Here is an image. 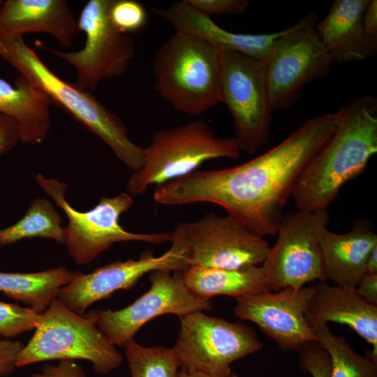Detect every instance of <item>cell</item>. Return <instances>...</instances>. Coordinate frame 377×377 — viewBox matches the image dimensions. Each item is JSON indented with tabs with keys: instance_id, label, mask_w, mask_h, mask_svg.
<instances>
[{
	"instance_id": "6da1fadb",
	"label": "cell",
	"mask_w": 377,
	"mask_h": 377,
	"mask_svg": "<svg viewBox=\"0 0 377 377\" xmlns=\"http://www.w3.org/2000/svg\"><path fill=\"white\" fill-rule=\"evenodd\" d=\"M337 119V112L309 119L266 152L234 167L195 170L156 186L153 199L165 205L213 203L260 236L276 235L296 179Z\"/></svg>"
},
{
	"instance_id": "7a4b0ae2",
	"label": "cell",
	"mask_w": 377,
	"mask_h": 377,
	"mask_svg": "<svg viewBox=\"0 0 377 377\" xmlns=\"http://www.w3.org/2000/svg\"><path fill=\"white\" fill-rule=\"evenodd\" d=\"M337 126L304 165L291 197L297 209L327 210L341 187L361 174L377 152V99L354 98L338 110Z\"/></svg>"
},
{
	"instance_id": "3957f363",
	"label": "cell",
	"mask_w": 377,
	"mask_h": 377,
	"mask_svg": "<svg viewBox=\"0 0 377 377\" xmlns=\"http://www.w3.org/2000/svg\"><path fill=\"white\" fill-rule=\"evenodd\" d=\"M0 56L57 104L97 135L114 156L133 171L143 164L145 148L129 138L124 123L89 90L61 79L52 72L23 37L0 38Z\"/></svg>"
},
{
	"instance_id": "277c9868",
	"label": "cell",
	"mask_w": 377,
	"mask_h": 377,
	"mask_svg": "<svg viewBox=\"0 0 377 377\" xmlns=\"http://www.w3.org/2000/svg\"><path fill=\"white\" fill-rule=\"evenodd\" d=\"M153 87L176 110L200 115L221 103V49L200 36L177 31L156 52Z\"/></svg>"
},
{
	"instance_id": "5b68a950",
	"label": "cell",
	"mask_w": 377,
	"mask_h": 377,
	"mask_svg": "<svg viewBox=\"0 0 377 377\" xmlns=\"http://www.w3.org/2000/svg\"><path fill=\"white\" fill-rule=\"evenodd\" d=\"M240 152L234 137L218 135L202 119L158 130L145 147L142 166L129 177L126 193L132 197L142 195L150 186L188 175L205 162L238 159Z\"/></svg>"
},
{
	"instance_id": "8992f818",
	"label": "cell",
	"mask_w": 377,
	"mask_h": 377,
	"mask_svg": "<svg viewBox=\"0 0 377 377\" xmlns=\"http://www.w3.org/2000/svg\"><path fill=\"white\" fill-rule=\"evenodd\" d=\"M35 332L16 359L17 368L51 360H86L98 375L123 362V356L85 316L75 313L57 298L40 313Z\"/></svg>"
},
{
	"instance_id": "52a82bcc",
	"label": "cell",
	"mask_w": 377,
	"mask_h": 377,
	"mask_svg": "<svg viewBox=\"0 0 377 377\" xmlns=\"http://www.w3.org/2000/svg\"><path fill=\"white\" fill-rule=\"evenodd\" d=\"M36 180L67 216L63 244L77 265L91 263L117 242H142L158 245L172 241V231L135 233L126 230L120 225V216L134 203L133 197L126 192L112 197H102L94 208L80 212L66 198L68 188L66 183L46 178L42 174H38Z\"/></svg>"
},
{
	"instance_id": "ba28073f",
	"label": "cell",
	"mask_w": 377,
	"mask_h": 377,
	"mask_svg": "<svg viewBox=\"0 0 377 377\" xmlns=\"http://www.w3.org/2000/svg\"><path fill=\"white\" fill-rule=\"evenodd\" d=\"M180 330L172 348L179 367L187 372L223 376L230 364L263 348L253 328L195 311L179 318Z\"/></svg>"
},
{
	"instance_id": "9c48e42d",
	"label": "cell",
	"mask_w": 377,
	"mask_h": 377,
	"mask_svg": "<svg viewBox=\"0 0 377 377\" xmlns=\"http://www.w3.org/2000/svg\"><path fill=\"white\" fill-rule=\"evenodd\" d=\"M221 97L230 113L240 150L256 154L267 142L272 122L265 64L221 49Z\"/></svg>"
},
{
	"instance_id": "30bf717a",
	"label": "cell",
	"mask_w": 377,
	"mask_h": 377,
	"mask_svg": "<svg viewBox=\"0 0 377 377\" xmlns=\"http://www.w3.org/2000/svg\"><path fill=\"white\" fill-rule=\"evenodd\" d=\"M316 24V15L309 13L274 43L265 64L272 111L291 107L306 84L330 72L333 62Z\"/></svg>"
},
{
	"instance_id": "8fae6325",
	"label": "cell",
	"mask_w": 377,
	"mask_h": 377,
	"mask_svg": "<svg viewBox=\"0 0 377 377\" xmlns=\"http://www.w3.org/2000/svg\"><path fill=\"white\" fill-rule=\"evenodd\" d=\"M330 220L327 210L296 209L283 215L277 240L261 265L272 290L299 289L315 280L325 281L319 237Z\"/></svg>"
},
{
	"instance_id": "7c38bea8",
	"label": "cell",
	"mask_w": 377,
	"mask_h": 377,
	"mask_svg": "<svg viewBox=\"0 0 377 377\" xmlns=\"http://www.w3.org/2000/svg\"><path fill=\"white\" fill-rule=\"evenodd\" d=\"M112 2L89 0L82 8L77 22L86 40L81 50L64 52L40 44L76 69V84L83 89H95L102 81L123 75L135 57L133 38L120 32L110 20Z\"/></svg>"
},
{
	"instance_id": "4fadbf2b",
	"label": "cell",
	"mask_w": 377,
	"mask_h": 377,
	"mask_svg": "<svg viewBox=\"0 0 377 377\" xmlns=\"http://www.w3.org/2000/svg\"><path fill=\"white\" fill-rule=\"evenodd\" d=\"M149 289L131 304L117 311L91 310L85 316L114 345L124 347L142 326L163 314L179 318L212 309L211 300L193 296L185 286L183 271L157 269L149 273Z\"/></svg>"
},
{
	"instance_id": "5bb4252c",
	"label": "cell",
	"mask_w": 377,
	"mask_h": 377,
	"mask_svg": "<svg viewBox=\"0 0 377 377\" xmlns=\"http://www.w3.org/2000/svg\"><path fill=\"white\" fill-rule=\"evenodd\" d=\"M171 242L170 248L158 256L147 250L138 260L114 261L89 274L76 271L56 298L71 311L84 316L90 305L109 297L117 290L131 289L146 274L157 269H186L189 267L186 245L179 223L172 231Z\"/></svg>"
},
{
	"instance_id": "9a60e30c",
	"label": "cell",
	"mask_w": 377,
	"mask_h": 377,
	"mask_svg": "<svg viewBox=\"0 0 377 377\" xmlns=\"http://www.w3.org/2000/svg\"><path fill=\"white\" fill-rule=\"evenodd\" d=\"M190 266L239 269L259 266L270 246L235 218L209 212L193 222H180Z\"/></svg>"
},
{
	"instance_id": "2e32d148",
	"label": "cell",
	"mask_w": 377,
	"mask_h": 377,
	"mask_svg": "<svg viewBox=\"0 0 377 377\" xmlns=\"http://www.w3.org/2000/svg\"><path fill=\"white\" fill-rule=\"evenodd\" d=\"M311 292V286H303L242 297L235 299L234 313L256 324L282 350L298 351L318 341L305 316Z\"/></svg>"
},
{
	"instance_id": "e0dca14e",
	"label": "cell",
	"mask_w": 377,
	"mask_h": 377,
	"mask_svg": "<svg viewBox=\"0 0 377 377\" xmlns=\"http://www.w3.org/2000/svg\"><path fill=\"white\" fill-rule=\"evenodd\" d=\"M79 31L77 19L66 0H7L0 8V38L45 33L61 47H70Z\"/></svg>"
},
{
	"instance_id": "ac0fdd59",
	"label": "cell",
	"mask_w": 377,
	"mask_h": 377,
	"mask_svg": "<svg viewBox=\"0 0 377 377\" xmlns=\"http://www.w3.org/2000/svg\"><path fill=\"white\" fill-rule=\"evenodd\" d=\"M306 318L311 327L334 322L349 326L372 346L377 357V306L362 298L355 288L318 281L312 286Z\"/></svg>"
},
{
	"instance_id": "d6986e66",
	"label": "cell",
	"mask_w": 377,
	"mask_h": 377,
	"mask_svg": "<svg viewBox=\"0 0 377 377\" xmlns=\"http://www.w3.org/2000/svg\"><path fill=\"white\" fill-rule=\"evenodd\" d=\"M157 15L170 22L177 31L206 38L221 50L237 52L266 63L276 40L288 27L269 34H239L226 30L210 17L202 13L186 0L172 3L165 8H154Z\"/></svg>"
},
{
	"instance_id": "ffe728a7",
	"label": "cell",
	"mask_w": 377,
	"mask_h": 377,
	"mask_svg": "<svg viewBox=\"0 0 377 377\" xmlns=\"http://www.w3.org/2000/svg\"><path fill=\"white\" fill-rule=\"evenodd\" d=\"M325 279L355 288L366 272L368 257L377 246V235L369 222L357 221L346 233L325 228L319 237Z\"/></svg>"
},
{
	"instance_id": "44dd1931",
	"label": "cell",
	"mask_w": 377,
	"mask_h": 377,
	"mask_svg": "<svg viewBox=\"0 0 377 377\" xmlns=\"http://www.w3.org/2000/svg\"><path fill=\"white\" fill-rule=\"evenodd\" d=\"M369 0H335L328 14L315 26L332 62L363 61L371 53L362 26Z\"/></svg>"
},
{
	"instance_id": "7402d4cb",
	"label": "cell",
	"mask_w": 377,
	"mask_h": 377,
	"mask_svg": "<svg viewBox=\"0 0 377 377\" xmlns=\"http://www.w3.org/2000/svg\"><path fill=\"white\" fill-rule=\"evenodd\" d=\"M51 103L26 77L18 76L13 85L0 77V113L17 122L22 142L38 145L45 140L51 125Z\"/></svg>"
},
{
	"instance_id": "603a6c76",
	"label": "cell",
	"mask_w": 377,
	"mask_h": 377,
	"mask_svg": "<svg viewBox=\"0 0 377 377\" xmlns=\"http://www.w3.org/2000/svg\"><path fill=\"white\" fill-rule=\"evenodd\" d=\"M183 277L188 290L202 300L220 295L237 299L272 291L262 266L233 269L190 266L183 271Z\"/></svg>"
},
{
	"instance_id": "cb8c5ba5",
	"label": "cell",
	"mask_w": 377,
	"mask_h": 377,
	"mask_svg": "<svg viewBox=\"0 0 377 377\" xmlns=\"http://www.w3.org/2000/svg\"><path fill=\"white\" fill-rule=\"evenodd\" d=\"M74 274L65 266L37 272L0 271V293L41 313Z\"/></svg>"
},
{
	"instance_id": "d4e9b609",
	"label": "cell",
	"mask_w": 377,
	"mask_h": 377,
	"mask_svg": "<svg viewBox=\"0 0 377 377\" xmlns=\"http://www.w3.org/2000/svg\"><path fill=\"white\" fill-rule=\"evenodd\" d=\"M61 215L52 202L38 197L30 204L24 216L0 230V248L26 238L43 237L63 244L64 228Z\"/></svg>"
},
{
	"instance_id": "484cf974",
	"label": "cell",
	"mask_w": 377,
	"mask_h": 377,
	"mask_svg": "<svg viewBox=\"0 0 377 377\" xmlns=\"http://www.w3.org/2000/svg\"><path fill=\"white\" fill-rule=\"evenodd\" d=\"M312 327L318 341L327 351L331 361V377H377V357L371 352L357 353L341 336L333 334L327 324Z\"/></svg>"
},
{
	"instance_id": "4316f807",
	"label": "cell",
	"mask_w": 377,
	"mask_h": 377,
	"mask_svg": "<svg viewBox=\"0 0 377 377\" xmlns=\"http://www.w3.org/2000/svg\"><path fill=\"white\" fill-rule=\"evenodd\" d=\"M131 377H177L179 367L172 348L144 346L134 339L124 346Z\"/></svg>"
},
{
	"instance_id": "83f0119b",
	"label": "cell",
	"mask_w": 377,
	"mask_h": 377,
	"mask_svg": "<svg viewBox=\"0 0 377 377\" xmlns=\"http://www.w3.org/2000/svg\"><path fill=\"white\" fill-rule=\"evenodd\" d=\"M39 315L29 306L0 300V336L14 338L34 330Z\"/></svg>"
},
{
	"instance_id": "f1b7e54d",
	"label": "cell",
	"mask_w": 377,
	"mask_h": 377,
	"mask_svg": "<svg viewBox=\"0 0 377 377\" xmlns=\"http://www.w3.org/2000/svg\"><path fill=\"white\" fill-rule=\"evenodd\" d=\"M110 18L117 29L123 34L142 29L147 21L145 7L134 0H113Z\"/></svg>"
},
{
	"instance_id": "f546056e",
	"label": "cell",
	"mask_w": 377,
	"mask_h": 377,
	"mask_svg": "<svg viewBox=\"0 0 377 377\" xmlns=\"http://www.w3.org/2000/svg\"><path fill=\"white\" fill-rule=\"evenodd\" d=\"M304 372L312 377H331V361L326 349L318 341L304 343L298 350Z\"/></svg>"
},
{
	"instance_id": "4dcf8cb0",
	"label": "cell",
	"mask_w": 377,
	"mask_h": 377,
	"mask_svg": "<svg viewBox=\"0 0 377 377\" xmlns=\"http://www.w3.org/2000/svg\"><path fill=\"white\" fill-rule=\"evenodd\" d=\"M186 2L211 17L214 15H239L244 13L249 5L247 0H186Z\"/></svg>"
},
{
	"instance_id": "1f68e13d",
	"label": "cell",
	"mask_w": 377,
	"mask_h": 377,
	"mask_svg": "<svg viewBox=\"0 0 377 377\" xmlns=\"http://www.w3.org/2000/svg\"><path fill=\"white\" fill-rule=\"evenodd\" d=\"M28 377H88L83 367L75 360H59L57 364L44 363L39 371Z\"/></svg>"
},
{
	"instance_id": "d6a6232c",
	"label": "cell",
	"mask_w": 377,
	"mask_h": 377,
	"mask_svg": "<svg viewBox=\"0 0 377 377\" xmlns=\"http://www.w3.org/2000/svg\"><path fill=\"white\" fill-rule=\"evenodd\" d=\"M24 346L20 341L0 339V377L8 376L15 371L17 357Z\"/></svg>"
},
{
	"instance_id": "836d02e7",
	"label": "cell",
	"mask_w": 377,
	"mask_h": 377,
	"mask_svg": "<svg viewBox=\"0 0 377 377\" xmlns=\"http://www.w3.org/2000/svg\"><path fill=\"white\" fill-rule=\"evenodd\" d=\"M21 141L17 122L12 117L0 113V156L13 149Z\"/></svg>"
},
{
	"instance_id": "e575fe53",
	"label": "cell",
	"mask_w": 377,
	"mask_h": 377,
	"mask_svg": "<svg viewBox=\"0 0 377 377\" xmlns=\"http://www.w3.org/2000/svg\"><path fill=\"white\" fill-rule=\"evenodd\" d=\"M362 26L369 49L374 55L377 51V1L369 0L362 17Z\"/></svg>"
},
{
	"instance_id": "d590c367",
	"label": "cell",
	"mask_w": 377,
	"mask_h": 377,
	"mask_svg": "<svg viewBox=\"0 0 377 377\" xmlns=\"http://www.w3.org/2000/svg\"><path fill=\"white\" fill-rule=\"evenodd\" d=\"M355 290L366 302L377 306V274L365 273L360 279Z\"/></svg>"
},
{
	"instance_id": "8d00e7d4",
	"label": "cell",
	"mask_w": 377,
	"mask_h": 377,
	"mask_svg": "<svg viewBox=\"0 0 377 377\" xmlns=\"http://www.w3.org/2000/svg\"><path fill=\"white\" fill-rule=\"evenodd\" d=\"M367 274H377V246L371 251L366 265Z\"/></svg>"
},
{
	"instance_id": "74e56055",
	"label": "cell",
	"mask_w": 377,
	"mask_h": 377,
	"mask_svg": "<svg viewBox=\"0 0 377 377\" xmlns=\"http://www.w3.org/2000/svg\"><path fill=\"white\" fill-rule=\"evenodd\" d=\"M177 377H239L237 374L232 371L230 374L223 376H214L202 373L187 372L179 369Z\"/></svg>"
},
{
	"instance_id": "f35d334b",
	"label": "cell",
	"mask_w": 377,
	"mask_h": 377,
	"mask_svg": "<svg viewBox=\"0 0 377 377\" xmlns=\"http://www.w3.org/2000/svg\"><path fill=\"white\" fill-rule=\"evenodd\" d=\"M3 1H4L0 0V8H1V6H2V4L3 3Z\"/></svg>"
},
{
	"instance_id": "ab89813d",
	"label": "cell",
	"mask_w": 377,
	"mask_h": 377,
	"mask_svg": "<svg viewBox=\"0 0 377 377\" xmlns=\"http://www.w3.org/2000/svg\"><path fill=\"white\" fill-rule=\"evenodd\" d=\"M0 222H1V219H0Z\"/></svg>"
}]
</instances>
